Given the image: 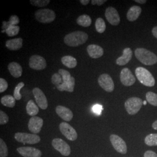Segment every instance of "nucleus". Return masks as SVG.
<instances>
[{"label": "nucleus", "instance_id": "f257e3e1", "mask_svg": "<svg viewBox=\"0 0 157 157\" xmlns=\"http://www.w3.org/2000/svg\"><path fill=\"white\" fill-rule=\"evenodd\" d=\"M87 39V34L82 31H76L66 35L64 42L69 47H78L83 44Z\"/></svg>", "mask_w": 157, "mask_h": 157}, {"label": "nucleus", "instance_id": "f03ea898", "mask_svg": "<svg viewBox=\"0 0 157 157\" xmlns=\"http://www.w3.org/2000/svg\"><path fill=\"white\" fill-rule=\"evenodd\" d=\"M136 58L146 65H153L157 63V56L151 51L143 48H138L135 52Z\"/></svg>", "mask_w": 157, "mask_h": 157}, {"label": "nucleus", "instance_id": "7ed1b4c3", "mask_svg": "<svg viewBox=\"0 0 157 157\" xmlns=\"http://www.w3.org/2000/svg\"><path fill=\"white\" fill-rule=\"evenodd\" d=\"M135 74L137 79L143 85L147 87H153L155 85V78L150 71L146 69V68L137 67L135 71Z\"/></svg>", "mask_w": 157, "mask_h": 157}, {"label": "nucleus", "instance_id": "20e7f679", "mask_svg": "<svg viewBox=\"0 0 157 157\" xmlns=\"http://www.w3.org/2000/svg\"><path fill=\"white\" fill-rule=\"evenodd\" d=\"M34 15L38 22L43 23L52 22L56 17L55 12L48 8L37 10L35 12Z\"/></svg>", "mask_w": 157, "mask_h": 157}, {"label": "nucleus", "instance_id": "39448f33", "mask_svg": "<svg viewBox=\"0 0 157 157\" xmlns=\"http://www.w3.org/2000/svg\"><path fill=\"white\" fill-rule=\"evenodd\" d=\"M143 105V101L138 97H131L124 103L126 110L129 115H134L140 110Z\"/></svg>", "mask_w": 157, "mask_h": 157}, {"label": "nucleus", "instance_id": "423d86ee", "mask_svg": "<svg viewBox=\"0 0 157 157\" xmlns=\"http://www.w3.org/2000/svg\"><path fill=\"white\" fill-rule=\"evenodd\" d=\"M15 139L18 142L22 143L23 144H37L41 140V139L38 135L21 132H17L15 133Z\"/></svg>", "mask_w": 157, "mask_h": 157}, {"label": "nucleus", "instance_id": "0eeeda50", "mask_svg": "<svg viewBox=\"0 0 157 157\" xmlns=\"http://www.w3.org/2000/svg\"><path fill=\"white\" fill-rule=\"evenodd\" d=\"M52 146L54 149L59 152L62 155L65 157H67L71 154V150L70 146L61 139H54L52 141Z\"/></svg>", "mask_w": 157, "mask_h": 157}, {"label": "nucleus", "instance_id": "6e6552de", "mask_svg": "<svg viewBox=\"0 0 157 157\" xmlns=\"http://www.w3.org/2000/svg\"><path fill=\"white\" fill-rule=\"evenodd\" d=\"M109 139L111 142L113 147L117 151L122 154H126L128 148L125 141L119 136L116 135H111L109 137Z\"/></svg>", "mask_w": 157, "mask_h": 157}, {"label": "nucleus", "instance_id": "1a4fd4ad", "mask_svg": "<svg viewBox=\"0 0 157 157\" xmlns=\"http://www.w3.org/2000/svg\"><path fill=\"white\" fill-rule=\"evenodd\" d=\"M98 83L101 88L107 92L111 93L114 90L115 85L113 81L112 78L108 74L104 73L100 75L98 79Z\"/></svg>", "mask_w": 157, "mask_h": 157}, {"label": "nucleus", "instance_id": "9d476101", "mask_svg": "<svg viewBox=\"0 0 157 157\" xmlns=\"http://www.w3.org/2000/svg\"><path fill=\"white\" fill-rule=\"evenodd\" d=\"M59 130L69 140H76L78 138V133L76 130L67 122H62L59 124Z\"/></svg>", "mask_w": 157, "mask_h": 157}, {"label": "nucleus", "instance_id": "9b49d317", "mask_svg": "<svg viewBox=\"0 0 157 157\" xmlns=\"http://www.w3.org/2000/svg\"><path fill=\"white\" fill-rule=\"evenodd\" d=\"M29 65L34 70H43L47 67V62L43 57L34 55L30 58Z\"/></svg>", "mask_w": 157, "mask_h": 157}, {"label": "nucleus", "instance_id": "f8f14e48", "mask_svg": "<svg viewBox=\"0 0 157 157\" xmlns=\"http://www.w3.org/2000/svg\"><path fill=\"white\" fill-rule=\"evenodd\" d=\"M32 92L38 106L42 109H46L48 107V101L43 91L38 87H35Z\"/></svg>", "mask_w": 157, "mask_h": 157}, {"label": "nucleus", "instance_id": "ddd939ff", "mask_svg": "<svg viewBox=\"0 0 157 157\" xmlns=\"http://www.w3.org/2000/svg\"><path fill=\"white\" fill-rule=\"evenodd\" d=\"M105 16L108 22L113 26H118L121 22L118 12L112 6L107 8L105 12Z\"/></svg>", "mask_w": 157, "mask_h": 157}, {"label": "nucleus", "instance_id": "4468645a", "mask_svg": "<svg viewBox=\"0 0 157 157\" xmlns=\"http://www.w3.org/2000/svg\"><path fill=\"white\" fill-rule=\"evenodd\" d=\"M121 82L124 86H131L136 82V78L131 71L125 67L124 68L120 74Z\"/></svg>", "mask_w": 157, "mask_h": 157}, {"label": "nucleus", "instance_id": "2eb2a0df", "mask_svg": "<svg viewBox=\"0 0 157 157\" xmlns=\"http://www.w3.org/2000/svg\"><path fill=\"white\" fill-rule=\"evenodd\" d=\"M43 125V119L38 117H33L29 119V130L33 134L39 133Z\"/></svg>", "mask_w": 157, "mask_h": 157}, {"label": "nucleus", "instance_id": "dca6fc26", "mask_svg": "<svg viewBox=\"0 0 157 157\" xmlns=\"http://www.w3.org/2000/svg\"><path fill=\"white\" fill-rule=\"evenodd\" d=\"M17 152L23 157H41V152L32 147H21L17 148Z\"/></svg>", "mask_w": 157, "mask_h": 157}, {"label": "nucleus", "instance_id": "f3484780", "mask_svg": "<svg viewBox=\"0 0 157 157\" xmlns=\"http://www.w3.org/2000/svg\"><path fill=\"white\" fill-rule=\"evenodd\" d=\"M56 111L57 115L65 121L69 122L73 118V115L72 111L67 107L58 105L56 107Z\"/></svg>", "mask_w": 157, "mask_h": 157}, {"label": "nucleus", "instance_id": "a211bd4d", "mask_svg": "<svg viewBox=\"0 0 157 157\" xmlns=\"http://www.w3.org/2000/svg\"><path fill=\"white\" fill-rule=\"evenodd\" d=\"M87 51L89 56L92 58H99L103 56L104 50L100 45L90 44L87 47Z\"/></svg>", "mask_w": 157, "mask_h": 157}, {"label": "nucleus", "instance_id": "6ab92c4d", "mask_svg": "<svg viewBox=\"0 0 157 157\" xmlns=\"http://www.w3.org/2000/svg\"><path fill=\"white\" fill-rule=\"evenodd\" d=\"M133 56L132 50L130 48H126L123 51L122 56L117 58L116 63L119 66H124L130 62Z\"/></svg>", "mask_w": 157, "mask_h": 157}, {"label": "nucleus", "instance_id": "aec40b11", "mask_svg": "<svg viewBox=\"0 0 157 157\" xmlns=\"http://www.w3.org/2000/svg\"><path fill=\"white\" fill-rule=\"evenodd\" d=\"M8 69L12 76L15 78H18L22 75V67L17 62H12L9 63Z\"/></svg>", "mask_w": 157, "mask_h": 157}, {"label": "nucleus", "instance_id": "412c9836", "mask_svg": "<svg viewBox=\"0 0 157 157\" xmlns=\"http://www.w3.org/2000/svg\"><path fill=\"white\" fill-rule=\"evenodd\" d=\"M141 11L142 10L141 7L139 6H135L130 7L126 15L128 20L130 22L136 21L140 16Z\"/></svg>", "mask_w": 157, "mask_h": 157}, {"label": "nucleus", "instance_id": "4be33fe9", "mask_svg": "<svg viewBox=\"0 0 157 157\" xmlns=\"http://www.w3.org/2000/svg\"><path fill=\"white\" fill-rule=\"evenodd\" d=\"M6 45L10 50H18L22 47L23 39L22 38H17L9 40L6 41Z\"/></svg>", "mask_w": 157, "mask_h": 157}, {"label": "nucleus", "instance_id": "5701e85b", "mask_svg": "<svg viewBox=\"0 0 157 157\" xmlns=\"http://www.w3.org/2000/svg\"><path fill=\"white\" fill-rule=\"evenodd\" d=\"M39 111V107L35 104L33 100H30L28 101L26 105V112L31 117H35Z\"/></svg>", "mask_w": 157, "mask_h": 157}, {"label": "nucleus", "instance_id": "b1692460", "mask_svg": "<svg viewBox=\"0 0 157 157\" xmlns=\"http://www.w3.org/2000/svg\"><path fill=\"white\" fill-rule=\"evenodd\" d=\"M61 62L65 67L69 68H74L78 64L76 58L70 56H63L61 58Z\"/></svg>", "mask_w": 157, "mask_h": 157}, {"label": "nucleus", "instance_id": "393cba45", "mask_svg": "<svg viewBox=\"0 0 157 157\" xmlns=\"http://www.w3.org/2000/svg\"><path fill=\"white\" fill-rule=\"evenodd\" d=\"M1 103L6 107L13 108L15 105L16 100L12 95H4L1 98Z\"/></svg>", "mask_w": 157, "mask_h": 157}, {"label": "nucleus", "instance_id": "a878e982", "mask_svg": "<svg viewBox=\"0 0 157 157\" xmlns=\"http://www.w3.org/2000/svg\"><path fill=\"white\" fill-rule=\"evenodd\" d=\"M77 23L79 26H83L84 28L89 27L91 24V19L88 15H82L78 17L76 20Z\"/></svg>", "mask_w": 157, "mask_h": 157}, {"label": "nucleus", "instance_id": "bb28decb", "mask_svg": "<svg viewBox=\"0 0 157 157\" xmlns=\"http://www.w3.org/2000/svg\"><path fill=\"white\" fill-rule=\"evenodd\" d=\"M75 86V78L72 77L71 81L67 83H62L56 87V89L60 91H67L68 92H73Z\"/></svg>", "mask_w": 157, "mask_h": 157}, {"label": "nucleus", "instance_id": "cd10ccee", "mask_svg": "<svg viewBox=\"0 0 157 157\" xmlns=\"http://www.w3.org/2000/svg\"><path fill=\"white\" fill-rule=\"evenodd\" d=\"M19 17L17 15H12L11 17H10V20L8 22H3V26L2 28L4 29V30L3 31V32H5L6 29L9 28L10 26H17V25L19 23Z\"/></svg>", "mask_w": 157, "mask_h": 157}, {"label": "nucleus", "instance_id": "c85d7f7f", "mask_svg": "<svg viewBox=\"0 0 157 157\" xmlns=\"http://www.w3.org/2000/svg\"><path fill=\"white\" fill-rule=\"evenodd\" d=\"M95 29L99 33H102L106 29V25L104 19L101 17L97 19L95 23Z\"/></svg>", "mask_w": 157, "mask_h": 157}, {"label": "nucleus", "instance_id": "c756f323", "mask_svg": "<svg viewBox=\"0 0 157 157\" xmlns=\"http://www.w3.org/2000/svg\"><path fill=\"white\" fill-rule=\"evenodd\" d=\"M144 142L147 146H157V133L147 135L144 139Z\"/></svg>", "mask_w": 157, "mask_h": 157}, {"label": "nucleus", "instance_id": "7c9ffc66", "mask_svg": "<svg viewBox=\"0 0 157 157\" xmlns=\"http://www.w3.org/2000/svg\"><path fill=\"white\" fill-rule=\"evenodd\" d=\"M146 101H147L150 104L153 106L157 107V94L148 91L146 94Z\"/></svg>", "mask_w": 157, "mask_h": 157}, {"label": "nucleus", "instance_id": "2f4dec72", "mask_svg": "<svg viewBox=\"0 0 157 157\" xmlns=\"http://www.w3.org/2000/svg\"><path fill=\"white\" fill-rule=\"evenodd\" d=\"M58 73L62 76L63 83H69V82L71 81V80L72 78V76H71V75L70 72L65 69H59Z\"/></svg>", "mask_w": 157, "mask_h": 157}, {"label": "nucleus", "instance_id": "473e14b6", "mask_svg": "<svg viewBox=\"0 0 157 157\" xmlns=\"http://www.w3.org/2000/svg\"><path fill=\"white\" fill-rule=\"evenodd\" d=\"M20 27L18 26H11L6 29L5 32L9 37L15 36L19 33Z\"/></svg>", "mask_w": 157, "mask_h": 157}, {"label": "nucleus", "instance_id": "72a5a7b5", "mask_svg": "<svg viewBox=\"0 0 157 157\" xmlns=\"http://www.w3.org/2000/svg\"><path fill=\"white\" fill-rule=\"evenodd\" d=\"M24 86H25V83L23 82H20L15 87V90L13 91V97L15 98V100H20L21 99L22 95L20 93V91Z\"/></svg>", "mask_w": 157, "mask_h": 157}, {"label": "nucleus", "instance_id": "f704fd0d", "mask_svg": "<svg viewBox=\"0 0 157 157\" xmlns=\"http://www.w3.org/2000/svg\"><path fill=\"white\" fill-rule=\"evenodd\" d=\"M52 83L55 85L56 87L63 83V79L62 76L58 73H54L51 78Z\"/></svg>", "mask_w": 157, "mask_h": 157}, {"label": "nucleus", "instance_id": "c9c22d12", "mask_svg": "<svg viewBox=\"0 0 157 157\" xmlns=\"http://www.w3.org/2000/svg\"><path fill=\"white\" fill-rule=\"evenodd\" d=\"M30 4L32 6L37 7H44L48 5L50 2V0H30Z\"/></svg>", "mask_w": 157, "mask_h": 157}, {"label": "nucleus", "instance_id": "e433bc0d", "mask_svg": "<svg viewBox=\"0 0 157 157\" xmlns=\"http://www.w3.org/2000/svg\"><path fill=\"white\" fill-rule=\"evenodd\" d=\"M8 156V148L6 143L2 139H0V157H6Z\"/></svg>", "mask_w": 157, "mask_h": 157}, {"label": "nucleus", "instance_id": "4c0bfd02", "mask_svg": "<svg viewBox=\"0 0 157 157\" xmlns=\"http://www.w3.org/2000/svg\"><path fill=\"white\" fill-rule=\"evenodd\" d=\"M9 121V117L7 114L2 111H0V124L1 125L7 124Z\"/></svg>", "mask_w": 157, "mask_h": 157}, {"label": "nucleus", "instance_id": "58836bf2", "mask_svg": "<svg viewBox=\"0 0 157 157\" xmlns=\"http://www.w3.org/2000/svg\"><path fill=\"white\" fill-rule=\"evenodd\" d=\"M8 87V84L7 82L4 78H0V93H2L4 92Z\"/></svg>", "mask_w": 157, "mask_h": 157}, {"label": "nucleus", "instance_id": "ea45409f", "mask_svg": "<svg viewBox=\"0 0 157 157\" xmlns=\"http://www.w3.org/2000/svg\"><path fill=\"white\" fill-rule=\"evenodd\" d=\"M92 110L95 113H97L98 115H100V114H101V111L102 110V107L100 105L97 104V105H95L93 107Z\"/></svg>", "mask_w": 157, "mask_h": 157}, {"label": "nucleus", "instance_id": "a19ab883", "mask_svg": "<svg viewBox=\"0 0 157 157\" xmlns=\"http://www.w3.org/2000/svg\"><path fill=\"white\" fill-rule=\"evenodd\" d=\"M107 2V0H92L91 1L92 5H97L98 6H101Z\"/></svg>", "mask_w": 157, "mask_h": 157}, {"label": "nucleus", "instance_id": "79ce46f5", "mask_svg": "<svg viewBox=\"0 0 157 157\" xmlns=\"http://www.w3.org/2000/svg\"><path fill=\"white\" fill-rule=\"evenodd\" d=\"M144 157H157V153L151 150H148L145 152Z\"/></svg>", "mask_w": 157, "mask_h": 157}, {"label": "nucleus", "instance_id": "37998d69", "mask_svg": "<svg viewBox=\"0 0 157 157\" xmlns=\"http://www.w3.org/2000/svg\"><path fill=\"white\" fill-rule=\"evenodd\" d=\"M152 33L153 34V36L157 39V26H155L152 29Z\"/></svg>", "mask_w": 157, "mask_h": 157}, {"label": "nucleus", "instance_id": "c03bdc74", "mask_svg": "<svg viewBox=\"0 0 157 157\" xmlns=\"http://www.w3.org/2000/svg\"><path fill=\"white\" fill-rule=\"evenodd\" d=\"M90 0H80V2L83 5V6H86L87 4H89V3L90 2Z\"/></svg>", "mask_w": 157, "mask_h": 157}, {"label": "nucleus", "instance_id": "a18cd8bd", "mask_svg": "<svg viewBox=\"0 0 157 157\" xmlns=\"http://www.w3.org/2000/svg\"><path fill=\"white\" fill-rule=\"evenodd\" d=\"M135 2H137V3L141 4H145L146 2H147L146 0H135Z\"/></svg>", "mask_w": 157, "mask_h": 157}, {"label": "nucleus", "instance_id": "49530a36", "mask_svg": "<svg viewBox=\"0 0 157 157\" xmlns=\"http://www.w3.org/2000/svg\"><path fill=\"white\" fill-rule=\"evenodd\" d=\"M152 128L154 129H155V130H157V121H155L152 124Z\"/></svg>", "mask_w": 157, "mask_h": 157}, {"label": "nucleus", "instance_id": "de8ad7c7", "mask_svg": "<svg viewBox=\"0 0 157 157\" xmlns=\"http://www.w3.org/2000/svg\"><path fill=\"white\" fill-rule=\"evenodd\" d=\"M147 101H143V105H146V104H147Z\"/></svg>", "mask_w": 157, "mask_h": 157}]
</instances>
